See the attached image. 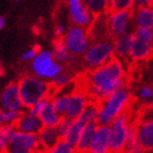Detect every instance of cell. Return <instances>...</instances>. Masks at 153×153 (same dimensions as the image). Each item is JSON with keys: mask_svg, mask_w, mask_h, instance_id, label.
<instances>
[{"mask_svg": "<svg viewBox=\"0 0 153 153\" xmlns=\"http://www.w3.org/2000/svg\"><path fill=\"white\" fill-rule=\"evenodd\" d=\"M127 65L115 56L101 67L88 70L80 79L92 100L103 101L118 90L129 88L130 76L127 72Z\"/></svg>", "mask_w": 153, "mask_h": 153, "instance_id": "1", "label": "cell"}, {"mask_svg": "<svg viewBox=\"0 0 153 153\" xmlns=\"http://www.w3.org/2000/svg\"><path fill=\"white\" fill-rule=\"evenodd\" d=\"M137 102V97L130 92L129 88L118 90L107 99L100 102L97 124L100 126H108L118 115L124 113Z\"/></svg>", "mask_w": 153, "mask_h": 153, "instance_id": "2", "label": "cell"}, {"mask_svg": "<svg viewBox=\"0 0 153 153\" xmlns=\"http://www.w3.org/2000/svg\"><path fill=\"white\" fill-rule=\"evenodd\" d=\"M16 83L25 109L31 108L42 100L51 97L54 93L51 82H47L33 74H26L22 76L16 81Z\"/></svg>", "mask_w": 153, "mask_h": 153, "instance_id": "3", "label": "cell"}, {"mask_svg": "<svg viewBox=\"0 0 153 153\" xmlns=\"http://www.w3.org/2000/svg\"><path fill=\"white\" fill-rule=\"evenodd\" d=\"M134 105L118 115L108 125L111 129V153H123L124 151L128 139L129 127L136 113Z\"/></svg>", "mask_w": 153, "mask_h": 153, "instance_id": "4", "label": "cell"}, {"mask_svg": "<svg viewBox=\"0 0 153 153\" xmlns=\"http://www.w3.org/2000/svg\"><path fill=\"white\" fill-rule=\"evenodd\" d=\"M115 57L113 39L92 42L82 55V65L86 70H92L107 64Z\"/></svg>", "mask_w": 153, "mask_h": 153, "instance_id": "5", "label": "cell"}, {"mask_svg": "<svg viewBox=\"0 0 153 153\" xmlns=\"http://www.w3.org/2000/svg\"><path fill=\"white\" fill-rule=\"evenodd\" d=\"M64 69V65L55 59L53 51L48 49H39L36 57L31 61L32 74L47 82H53Z\"/></svg>", "mask_w": 153, "mask_h": 153, "instance_id": "6", "label": "cell"}, {"mask_svg": "<svg viewBox=\"0 0 153 153\" xmlns=\"http://www.w3.org/2000/svg\"><path fill=\"white\" fill-rule=\"evenodd\" d=\"M64 41L69 51L76 57L82 56L92 43L89 29L76 24L68 29L66 35L64 36Z\"/></svg>", "mask_w": 153, "mask_h": 153, "instance_id": "7", "label": "cell"}, {"mask_svg": "<svg viewBox=\"0 0 153 153\" xmlns=\"http://www.w3.org/2000/svg\"><path fill=\"white\" fill-rule=\"evenodd\" d=\"M7 153H39L37 134H24L16 130L10 138Z\"/></svg>", "mask_w": 153, "mask_h": 153, "instance_id": "8", "label": "cell"}, {"mask_svg": "<svg viewBox=\"0 0 153 153\" xmlns=\"http://www.w3.org/2000/svg\"><path fill=\"white\" fill-rule=\"evenodd\" d=\"M134 10H123L108 12V30L111 37L117 38L119 36L130 33V26L134 24Z\"/></svg>", "mask_w": 153, "mask_h": 153, "instance_id": "9", "label": "cell"}, {"mask_svg": "<svg viewBox=\"0 0 153 153\" xmlns=\"http://www.w3.org/2000/svg\"><path fill=\"white\" fill-rule=\"evenodd\" d=\"M132 45L130 51V62L132 65H142L153 59V41L148 39L132 32Z\"/></svg>", "mask_w": 153, "mask_h": 153, "instance_id": "10", "label": "cell"}, {"mask_svg": "<svg viewBox=\"0 0 153 153\" xmlns=\"http://www.w3.org/2000/svg\"><path fill=\"white\" fill-rule=\"evenodd\" d=\"M92 101L89 93L86 92L85 88L82 84L74 85V90L70 93V99H69V104L68 108L66 111L65 116L71 118V119H76L82 112L85 109V107L89 105V103Z\"/></svg>", "mask_w": 153, "mask_h": 153, "instance_id": "11", "label": "cell"}, {"mask_svg": "<svg viewBox=\"0 0 153 153\" xmlns=\"http://www.w3.org/2000/svg\"><path fill=\"white\" fill-rule=\"evenodd\" d=\"M67 7L71 22L85 29L91 27L95 20V16L90 12L83 0H67Z\"/></svg>", "mask_w": 153, "mask_h": 153, "instance_id": "12", "label": "cell"}, {"mask_svg": "<svg viewBox=\"0 0 153 153\" xmlns=\"http://www.w3.org/2000/svg\"><path fill=\"white\" fill-rule=\"evenodd\" d=\"M0 107L3 111L12 112H23L25 109L16 82H11L3 89L0 94Z\"/></svg>", "mask_w": 153, "mask_h": 153, "instance_id": "13", "label": "cell"}, {"mask_svg": "<svg viewBox=\"0 0 153 153\" xmlns=\"http://www.w3.org/2000/svg\"><path fill=\"white\" fill-rule=\"evenodd\" d=\"M16 130L24 132V134H37L43 129V124L37 116H33L27 112H22L19 120L14 125Z\"/></svg>", "mask_w": 153, "mask_h": 153, "instance_id": "14", "label": "cell"}, {"mask_svg": "<svg viewBox=\"0 0 153 153\" xmlns=\"http://www.w3.org/2000/svg\"><path fill=\"white\" fill-rule=\"evenodd\" d=\"M89 153H111L109 126H100Z\"/></svg>", "mask_w": 153, "mask_h": 153, "instance_id": "15", "label": "cell"}, {"mask_svg": "<svg viewBox=\"0 0 153 153\" xmlns=\"http://www.w3.org/2000/svg\"><path fill=\"white\" fill-rule=\"evenodd\" d=\"M132 33H128L126 35L119 36L117 38L113 39L114 44V53L115 56L123 60L125 64L129 65L130 61V51H131V45H132Z\"/></svg>", "mask_w": 153, "mask_h": 153, "instance_id": "16", "label": "cell"}, {"mask_svg": "<svg viewBox=\"0 0 153 153\" xmlns=\"http://www.w3.org/2000/svg\"><path fill=\"white\" fill-rule=\"evenodd\" d=\"M53 54H54L55 59L60 62L64 66H69L72 67L76 65V56H74L67 45L65 43L64 38H57L56 42L54 43V49H53Z\"/></svg>", "mask_w": 153, "mask_h": 153, "instance_id": "17", "label": "cell"}, {"mask_svg": "<svg viewBox=\"0 0 153 153\" xmlns=\"http://www.w3.org/2000/svg\"><path fill=\"white\" fill-rule=\"evenodd\" d=\"M99 127L100 125L97 123H92L84 126L80 140L76 147V153H89Z\"/></svg>", "mask_w": 153, "mask_h": 153, "instance_id": "18", "label": "cell"}, {"mask_svg": "<svg viewBox=\"0 0 153 153\" xmlns=\"http://www.w3.org/2000/svg\"><path fill=\"white\" fill-rule=\"evenodd\" d=\"M138 140L146 152L153 150V120L143 119L138 125Z\"/></svg>", "mask_w": 153, "mask_h": 153, "instance_id": "19", "label": "cell"}, {"mask_svg": "<svg viewBox=\"0 0 153 153\" xmlns=\"http://www.w3.org/2000/svg\"><path fill=\"white\" fill-rule=\"evenodd\" d=\"M37 139L39 143V150L43 152L57 143L61 137L56 127H43V129L37 134Z\"/></svg>", "mask_w": 153, "mask_h": 153, "instance_id": "20", "label": "cell"}, {"mask_svg": "<svg viewBox=\"0 0 153 153\" xmlns=\"http://www.w3.org/2000/svg\"><path fill=\"white\" fill-rule=\"evenodd\" d=\"M134 10V25L136 29H153V8L144 7Z\"/></svg>", "mask_w": 153, "mask_h": 153, "instance_id": "21", "label": "cell"}, {"mask_svg": "<svg viewBox=\"0 0 153 153\" xmlns=\"http://www.w3.org/2000/svg\"><path fill=\"white\" fill-rule=\"evenodd\" d=\"M38 117H39L44 127H57L62 115H60L55 109V107L51 104V97H49V100L47 101L46 105L44 106V108Z\"/></svg>", "mask_w": 153, "mask_h": 153, "instance_id": "22", "label": "cell"}, {"mask_svg": "<svg viewBox=\"0 0 153 153\" xmlns=\"http://www.w3.org/2000/svg\"><path fill=\"white\" fill-rule=\"evenodd\" d=\"M74 88L71 90L66 88V89L55 91L51 96L53 106H54L55 109H56L60 115H62V116L66 114V111H67V108H68V104H69V99H70V93H71V91L74 90Z\"/></svg>", "mask_w": 153, "mask_h": 153, "instance_id": "23", "label": "cell"}, {"mask_svg": "<svg viewBox=\"0 0 153 153\" xmlns=\"http://www.w3.org/2000/svg\"><path fill=\"white\" fill-rule=\"evenodd\" d=\"M76 76L72 72L71 69H69V70L64 69V71L58 74L54 79V81L51 82V84L55 92V91H58V90H62L71 86L74 84V81H76Z\"/></svg>", "mask_w": 153, "mask_h": 153, "instance_id": "24", "label": "cell"}, {"mask_svg": "<svg viewBox=\"0 0 153 153\" xmlns=\"http://www.w3.org/2000/svg\"><path fill=\"white\" fill-rule=\"evenodd\" d=\"M99 109H100V102L92 100L89 103V105L86 106L85 109L82 112L76 119H79L83 125H89L92 123H97L99 118Z\"/></svg>", "mask_w": 153, "mask_h": 153, "instance_id": "25", "label": "cell"}, {"mask_svg": "<svg viewBox=\"0 0 153 153\" xmlns=\"http://www.w3.org/2000/svg\"><path fill=\"white\" fill-rule=\"evenodd\" d=\"M84 126H85V125H83L79 119H74L70 128L68 129L67 134H65V137L62 138V139L67 141L68 143H70L71 146L76 147V144H78V142H79V140H80V137H81V134H82Z\"/></svg>", "mask_w": 153, "mask_h": 153, "instance_id": "26", "label": "cell"}, {"mask_svg": "<svg viewBox=\"0 0 153 153\" xmlns=\"http://www.w3.org/2000/svg\"><path fill=\"white\" fill-rule=\"evenodd\" d=\"M83 2L94 16H99L108 12V0H83Z\"/></svg>", "mask_w": 153, "mask_h": 153, "instance_id": "27", "label": "cell"}, {"mask_svg": "<svg viewBox=\"0 0 153 153\" xmlns=\"http://www.w3.org/2000/svg\"><path fill=\"white\" fill-rule=\"evenodd\" d=\"M16 130V129L13 125L3 124L0 126V151H7L10 138Z\"/></svg>", "mask_w": 153, "mask_h": 153, "instance_id": "28", "label": "cell"}, {"mask_svg": "<svg viewBox=\"0 0 153 153\" xmlns=\"http://www.w3.org/2000/svg\"><path fill=\"white\" fill-rule=\"evenodd\" d=\"M41 153H76V147L68 143L66 140L60 139L57 143L54 144L51 148H49V149L43 151Z\"/></svg>", "mask_w": 153, "mask_h": 153, "instance_id": "29", "label": "cell"}, {"mask_svg": "<svg viewBox=\"0 0 153 153\" xmlns=\"http://www.w3.org/2000/svg\"><path fill=\"white\" fill-rule=\"evenodd\" d=\"M134 95L137 97L138 101H142L143 105L148 104V103L152 102L150 100L153 99V88L149 84H142L139 86L137 94H134Z\"/></svg>", "mask_w": 153, "mask_h": 153, "instance_id": "30", "label": "cell"}, {"mask_svg": "<svg viewBox=\"0 0 153 153\" xmlns=\"http://www.w3.org/2000/svg\"><path fill=\"white\" fill-rule=\"evenodd\" d=\"M134 0H113L109 3L108 12L114 11H123V10H130L134 8Z\"/></svg>", "mask_w": 153, "mask_h": 153, "instance_id": "31", "label": "cell"}, {"mask_svg": "<svg viewBox=\"0 0 153 153\" xmlns=\"http://www.w3.org/2000/svg\"><path fill=\"white\" fill-rule=\"evenodd\" d=\"M72 121H74V119H71V118L67 117V116H62L60 119V121H59V124L57 125V130L58 132H59V134H60L61 139L65 137V134H67L68 129L70 128L71 124H72Z\"/></svg>", "mask_w": 153, "mask_h": 153, "instance_id": "32", "label": "cell"}, {"mask_svg": "<svg viewBox=\"0 0 153 153\" xmlns=\"http://www.w3.org/2000/svg\"><path fill=\"white\" fill-rule=\"evenodd\" d=\"M22 112H12V111H4V124L14 125L19 120Z\"/></svg>", "mask_w": 153, "mask_h": 153, "instance_id": "33", "label": "cell"}, {"mask_svg": "<svg viewBox=\"0 0 153 153\" xmlns=\"http://www.w3.org/2000/svg\"><path fill=\"white\" fill-rule=\"evenodd\" d=\"M49 100V97H47V99H44L42 100V101H39V102H37L35 104V105H33L31 108L26 109V112L30 113L31 115H33V116H39V114H41V112L43 111V108H44V106L46 105V103H47V101Z\"/></svg>", "mask_w": 153, "mask_h": 153, "instance_id": "34", "label": "cell"}, {"mask_svg": "<svg viewBox=\"0 0 153 153\" xmlns=\"http://www.w3.org/2000/svg\"><path fill=\"white\" fill-rule=\"evenodd\" d=\"M39 51V48L38 47H31L29 48L27 51H25L21 55V60L23 61H32L34 58L36 57L37 53Z\"/></svg>", "mask_w": 153, "mask_h": 153, "instance_id": "35", "label": "cell"}, {"mask_svg": "<svg viewBox=\"0 0 153 153\" xmlns=\"http://www.w3.org/2000/svg\"><path fill=\"white\" fill-rule=\"evenodd\" d=\"M68 29L67 25L64 22H58L56 24V29H55V34L57 36V38H64V36L66 35Z\"/></svg>", "mask_w": 153, "mask_h": 153, "instance_id": "36", "label": "cell"}, {"mask_svg": "<svg viewBox=\"0 0 153 153\" xmlns=\"http://www.w3.org/2000/svg\"><path fill=\"white\" fill-rule=\"evenodd\" d=\"M153 6V0H134V8L132 9H138V8H144V7Z\"/></svg>", "mask_w": 153, "mask_h": 153, "instance_id": "37", "label": "cell"}, {"mask_svg": "<svg viewBox=\"0 0 153 153\" xmlns=\"http://www.w3.org/2000/svg\"><path fill=\"white\" fill-rule=\"evenodd\" d=\"M4 124V111L0 107V126Z\"/></svg>", "mask_w": 153, "mask_h": 153, "instance_id": "38", "label": "cell"}, {"mask_svg": "<svg viewBox=\"0 0 153 153\" xmlns=\"http://www.w3.org/2000/svg\"><path fill=\"white\" fill-rule=\"evenodd\" d=\"M4 24H6V20L3 16H0V31L4 27Z\"/></svg>", "mask_w": 153, "mask_h": 153, "instance_id": "39", "label": "cell"}, {"mask_svg": "<svg viewBox=\"0 0 153 153\" xmlns=\"http://www.w3.org/2000/svg\"><path fill=\"white\" fill-rule=\"evenodd\" d=\"M14 1H16V2H20V1H21V0H14Z\"/></svg>", "mask_w": 153, "mask_h": 153, "instance_id": "40", "label": "cell"}, {"mask_svg": "<svg viewBox=\"0 0 153 153\" xmlns=\"http://www.w3.org/2000/svg\"><path fill=\"white\" fill-rule=\"evenodd\" d=\"M0 153H7L6 151H0Z\"/></svg>", "mask_w": 153, "mask_h": 153, "instance_id": "41", "label": "cell"}, {"mask_svg": "<svg viewBox=\"0 0 153 153\" xmlns=\"http://www.w3.org/2000/svg\"><path fill=\"white\" fill-rule=\"evenodd\" d=\"M152 88H153V74H152Z\"/></svg>", "mask_w": 153, "mask_h": 153, "instance_id": "42", "label": "cell"}, {"mask_svg": "<svg viewBox=\"0 0 153 153\" xmlns=\"http://www.w3.org/2000/svg\"><path fill=\"white\" fill-rule=\"evenodd\" d=\"M108 1H109V3H111V2H112V1H113V0H108Z\"/></svg>", "mask_w": 153, "mask_h": 153, "instance_id": "43", "label": "cell"}]
</instances>
